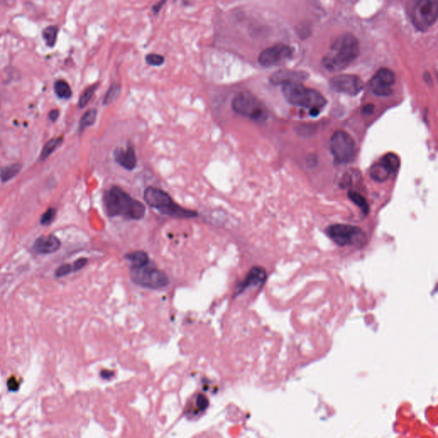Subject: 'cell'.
<instances>
[{
    "instance_id": "6da1fadb",
    "label": "cell",
    "mask_w": 438,
    "mask_h": 438,
    "mask_svg": "<svg viewBox=\"0 0 438 438\" xmlns=\"http://www.w3.org/2000/svg\"><path fill=\"white\" fill-rule=\"evenodd\" d=\"M104 203L109 217L140 220L145 216L146 206L117 186H113L105 193Z\"/></svg>"
},
{
    "instance_id": "7a4b0ae2",
    "label": "cell",
    "mask_w": 438,
    "mask_h": 438,
    "mask_svg": "<svg viewBox=\"0 0 438 438\" xmlns=\"http://www.w3.org/2000/svg\"><path fill=\"white\" fill-rule=\"evenodd\" d=\"M360 52L359 41L350 34L340 36L323 58L324 67L329 71H340L355 61Z\"/></svg>"
},
{
    "instance_id": "3957f363",
    "label": "cell",
    "mask_w": 438,
    "mask_h": 438,
    "mask_svg": "<svg viewBox=\"0 0 438 438\" xmlns=\"http://www.w3.org/2000/svg\"><path fill=\"white\" fill-rule=\"evenodd\" d=\"M283 94L289 103L309 109L310 115L318 116L326 107L327 100L319 91L303 86L300 82L284 84Z\"/></svg>"
},
{
    "instance_id": "277c9868",
    "label": "cell",
    "mask_w": 438,
    "mask_h": 438,
    "mask_svg": "<svg viewBox=\"0 0 438 438\" xmlns=\"http://www.w3.org/2000/svg\"><path fill=\"white\" fill-rule=\"evenodd\" d=\"M144 200L149 206L169 217L191 219L198 215V213L193 210L186 209L175 203L169 193L157 187H146L144 192Z\"/></svg>"
},
{
    "instance_id": "5b68a950",
    "label": "cell",
    "mask_w": 438,
    "mask_h": 438,
    "mask_svg": "<svg viewBox=\"0 0 438 438\" xmlns=\"http://www.w3.org/2000/svg\"><path fill=\"white\" fill-rule=\"evenodd\" d=\"M235 113L254 121H263L267 116V110L257 97L250 92H240L232 100Z\"/></svg>"
},
{
    "instance_id": "8992f818",
    "label": "cell",
    "mask_w": 438,
    "mask_h": 438,
    "mask_svg": "<svg viewBox=\"0 0 438 438\" xmlns=\"http://www.w3.org/2000/svg\"><path fill=\"white\" fill-rule=\"evenodd\" d=\"M328 237L340 247L352 246L362 248L366 242L364 231L356 226L347 224H334L326 229Z\"/></svg>"
},
{
    "instance_id": "52a82bcc",
    "label": "cell",
    "mask_w": 438,
    "mask_h": 438,
    "mask_svg": "<svg viewBox=\"0 0 438 438\" xmlns=\"http://www.w3.org/2000/svg\"><path fill=\"white\" fill-rule=\"evenodd\" d=\"M130 276L134 283L151 290L166 287L170 283L165 272L152 266L150 263L138 267H131Z\"/></svg>"
},
{
    "instance_id": "ba28073f",
    "label": "cell",
    "mask_w": 438,
    "mask_h": 438,
    "mask_svg": "<svg viewBox=\"0 0 438 438\" xmlns=\"http://www.w3.org/2000/svg\"><path fill=\"white\" fill-rule=\"evenodd\" d=\"M329 149L336 164H348L356 154L355 140L349 134L338 130L333 134L329 142Z\"/></svg>"
},
{
    "instance_id": "9c48e42d",
    "label": "cell",
    "mask_w": 438,
    "mask_h": 438,
    "mask_svg": "<svg viewBox=\"0 0 438 438\" xmlns=\"http://www.w3.org/2000/svg\"><path fill=\"white\" fill-rule=\"evenodd\" d=\"M438 0H418L411 10V20L416 29L425 31L438 19Z\"/></svg>"
},
{
    "instance_id": "30bf717a",
    "label": "cell",
    "mask_w": 438,
    "mask_h": 438,
    "mask_svg": "<svg viewBox=\"0 0 438 438\" xmlns=\"http://www.w3.org/2000/svg\"><path fill=\"white\" fill-rule=\"evenodd\" d=\"M293 49L289 45L278 44L265 49L258 56V63L263 67H273L284 64L293 56Z\"/></svg>"
},
{
    "instance_id": "8fae6325",
    "label": "cell",
    "mask_w": 438,
    "mask_h": 438,
    "mask_svg": "<svg viewBox=\"0 0 438 438\" xmlns=\"http://www.w3.org/2000/svg\"><path fill=\"white\" fill-rule=\"evenodd\" d=\"M400 167V158L394 153H388L380 161L374 164L370 168V176L376 182H384L390 175L396 173Z\"/></svg>"
},
{
    "instance_id": "7c38bea8",
    "label": "cell",
    "mask_w": 438,
    "mask_h": 438,
    "mask_svg": "<svg viewBox=\"0 0 438 438\" xmlns=\"http://www.w3.org/2000/svg\"><path fill=\"white\" fill-rule=\"evenodd\" d=\"M330 87L333 90L342 94L355 96L364 88L361 78L355 74H341L332 78Z\"/></svg>"
},
{
    "instance_id": "4fadbf2b",
    "label": "cell",
    "mask_w": 438,
    "mask_h": 438,
    "mask_svg": "<svg viewBox=\"0 0 438 438\" xmlns=\"http://www.w3.org/2000/svg\"><path fill=\"white\" fill-rule=\"evenodd\" d=\"M267 274L264 268L255 266L249 271L245 279L236 287V294L242 293L249 288L260 287L265 283Z\"/></svg>"
},
{
    "instance_id": "5bb4252c",
    "label": "cell",
    "mask_w": 438,
    "mask_h": 438,
    "mask_svg": "<svg viewBox=\"0 0 438 438\" xmlns=\"http://www.w3.org/2000/svg\"><path fill=\"white\" fill-rule=\"evenodd\" d=\"M307 78V74L301 71H280L271 75L270 81L273 85L301 82Z\"/></svg>"
},
{
    "instance_id": "9a60e30c",
    "label": "cell",
    "mask_w": 438,
    "mask_h": 438,
    "mask_svg": "<svg viewBox=\"0 0 438 438\" xmlns=\"http://www.w3.org/2000/svg\"><path fill=\"white\" fill-rule=\"evenodd\" d=\"M61 247V242L54 235L40 236L36 240L33 246V250L39 255H47L52 254Z\"/></svg>"
},
{
    "instance_id": "2e32d148",
    "label": "cell",
    "mask_w": 438,
    "mask_h": 438,
    "mask_svg": "<svg viewBox=\"0 0 438 438\" xmlns=\"http://www.w3.org/2000/svg\"><path fill=\"white\" fill-rule=\"evenodd\" d=\"M114 158L117 164L128 171L134 170L137 164L136 151L132 146H129L125 150L116 148L114 151Z\"/></svg>"
},
{
    "instance_id": "e0dca14e",
    "label": "cell",
    "mask_w": 438,
    "mask_h": 438,
    "mask_svg": "<svg viewBox=\"0 0 438 438\" xmlns=\"http://www.w3.org/2000/svg\"><path fill=\"white\" fill-rule=\"evenodd\" d=\"M370 89L375 95L377 96L385 97L389 96L392 93L391 87L388 86L380 80H378L376 76L372 77L369 82Z\"/></svg>"
},
{
    "instance_id": "ac0fdd59",
    "label": "cell",
    "mask_w": 438,
    "mask_h": 438,
    "mask_svg": "<svg viewBox=\"0 0 438 438\" xmlns=\"http://www.w3.org/2000/svg\"><path fill=\"white\" fill-rule=\"evenodd\" d=\"M125 258L129 261L131 267H138L149 263L148 255L143 251H136L125 255Z\"/></svg>"
},
{
    "instance_id": "d6986e66",
    "label": "cell",
    "mask_w": 438,
    "mask_h": 438,
    "mask_svg": "<svg viewBox=\"0 0 438 438\" xmlns=\"http://www.w3.org/2000/svg\"><path fill=\"white\" fill-rule=\"evenodd\" d=\"M22 170V165L20 164H12L7 165L0 170V178L3 182L10 181L15 178Z\"/></svg>"
},
{
    "instance_id": "ffe728a7",
    "label": "cell",
    "mask_w": 438,
    "mask_h": 438,
    "mask_svg": "<svg viewBox=\"0 0 438 438\" xmlns=\"http://www.w3.org/2000/svg\"><path fill=\"white\" fill-rule=\"evenodd\" d=\"M55 93L61 99L68 100L72 96V91L71 87L66 81L64 80H58L55 82Z\"/></svg>"
},
{
    "instance_id": "44dd1931",
    "label": "cell",
    "mask_w": 438,
    "mask_h": 438,
    "mask_svg": "<svg viewBox=\"0 0 438 438\" xmlns=\"http://www.w3.org/2000/svg\"><path fill=\"white\" fill-rule=\"evenodd\" d=\"M375 76L390 87H392L396 82V74L390 69L381 68Z\"/></svg>"
},
{
    "instance_id": "7402d4cb",
    "label": "cell",
    "mask_w": 438,
    "mask_h": 438,
    "mask_svg": "<svg viewBox=\"0 0 438 438\" xmlns=\"http://www.w3.org/2000/svg\"><path fill=\"white\" fill-rule=\"evenodd\" d=\"M58 35V28L57 26H49L43 30V38L49 47H53L56 45Z\"/></svg>"
},
{
    "instance_id": "603a6c76",
    "label": "cell",
    "mask_w": 438,
    "mask_h": 438,
    "mask_svg": "<svg viewBox=\"0 0 438 438\" xmlns=\"http://www.w3.org/2000/svg\"><path fill=\"white\" fill-rule=\"evenodd\" d=\"M62 142H63L62 138H56L52 139L50 142H47L40 153V159L42 161H44L46 158L50 157V155L52 154V152L58 148V146L61 144Z\"/></svg>"
},
{
    "instance_id": "cb8c5ba5",
    "label": "cell",
    "mask_w": 438,
    "mask_h": 438,
    "mask_svg": "<svg viewBox=\"0 0 438 438\" xmlns=\"http://www.w3.org/2000/svg\"><path fill=\"white\" fill-rule=\"evenodd\" d=\"M348 198L361 208L365 214L369 213V206H368L367 201L365 199V197L362 196L361 194L354 191H350L348 193Z\"/></svg>"
},
{
    "instance_id": "d4e9b609",
    "label": "cell",
    "mask_w": 438,
    "mask_h": 438,
    "mask_svg": "<svg viewBox=\"0 0 438 438\" xmlns=\"http://www.w3.org/2000/svg\"><path fill=\"white\" fill-rule=\"evenodd\" d=\"M96 110L91 109L87 110V112L85 113L83 116L81 117V122H80V129L83 130L85 128L93 125L96 121Z\"/></svg>"
},
{
    "instance_id": "484cf974",
    "label": "cell",
    "mask_w": 438,
    "mask_h": 438,
    "mask_svg": "<svg viewBox=\"0 0 438 438\" xmlns=\"http://www.w3.org/2000/svg\"><path fill=\"white\" fill-rule=\"evenodd\" d=\"M121 92V87L117 83H113L109 90L107 91L105 100H104V105H110L113 103L115 100L118 98Z\"/></svg>"
},
{
    "instance_id": "4316f807",
    "label": "cell",
    "mask_w": 438,
    "mask_h": 438,
    "mask_svg": "<svg viewBox=\"0 0 438 438\" xmlns=\"http://www.w3.org/2000/svg\"><path fill=\"white\" fill-rule=\"evenodd\" d=\"M97 87H98V84H94V85H92V86L87 87V88L84 90L83 93L80 97V100H79V107H80V108H84V107L87 106V104L89 103L92 97L94 96V92L96 91Z\"/></svg>"
},
{
    "instance_id": "83f0119b",
    "label": "cell",
    "mask_w": 438,
    "mask_h": 438,
    "mask_svg": "<svg viewBox=\"0 0 438 438\" xmlns=\"http://www.w3.org/2000/svg\"><path fill=\"white\" fill-rule=\"evenodd\" d=\"M146 62L151 66H160L164 64V58L161 55L150 53L146 57Z\"/></svg>"
},
{
    "instance_id": "f1b7e54d",
    "label": "cell",
    "mask_w": 438,
    "mask_h": 438,
    "mask_svg": "<svg viewBox=\"0 0 438 438\" xmlns=\"http://www.w3.org/2000/svg\"><path fill=\"white\" fill-rule=\"evenodd\" d=\"M55 216H56V210L49 208L40 218V223L43 225L51 224L55 219Z\"/></svg>"
},
{
    "instance_id": "f546056e",
    "label": "cell",
    "mask_w": 438,
    "mask_h": 438,
    "mask_svg": "<svg viewBox=\"0 0 438 438\" xmlns=\"http://www.w3.org/2000/svg\"><path fill=\"white\" fill-rule=\"evenodd\" d=\"M71 271H73V267L71 266V264H62L55 271V276L57 277H65L71 273Z\"/></svg>"
},
{
    "instance_id": "4dcf8cb0",
    "label": "cell",
    "mask_w": 438,
    "mask_h": 438,
    "mask_svg": "<svg viewBox=\"0 0 438 438\" xmlns=\"http://www.w3.org/2000/svg\"><path fill=\"white\" fill-rule=\"evenodd\" d=\"M196 405L200 411H204V410H206L208 407L209 402H208V400L205 396L199 395L196 399Z\"/></svg>"
},
{
    "instance_id": "1f68e13d",
    "label": "cell",
    "mask_w": 438,
    "mask_h": 438,
    "mask_svg": "<svg viewBox=\"0 0 438 438\" xmlns=\"http://www.w3.org/2000/svg\"><path fill=\"white\" fill-rule=\"evenodd\" d=\"M87 264V258H79V259H77V260L75 261V262H74V265H73V271H80V270H81L82 268L85 267V266H86V264Z\"/></svg>"
},
{
    "instance_id": "d6a6232c",
    "label": "cell",
    "mask_w": 438,
    "mask_h": 438,
    "mask_svg": "<svg viewBox=\"0 0 438 438\" xmlns=\"http://www.w3.org/2000/svg\"><path fill=\"white\" fill-rule=\"evenodd\" d=\"M7 385H8V389H9L10 391H16V390L19 389V383L16 381L15 377H11V378H10V379L8 380Z\"/></svg>"
},
{
    "instance_id": "836d02e7",
    "label": "cell",
    "mask_w": 438,
    "mask_h": 438,
    "mask_svg": "<svg viewBox=\"0 0 438 438\" xmlns=\"http://www.w3.org/2000/svg\"><path fill=\"white\" fill-rule=\"evenodd\" d=\"M166 2V0H160L158 3H156L155 5H153L152 7V10H153V12L155 14H158L160 10L162 9V7L164 6V3Z\"/></svg>"
},
{
    "instance_id": "e575fe53",
    "label": "cell",
    "mask_w": 438,
    "mask_h": 438,
    "mask_svg": "<svg viewBox=\"0 0 438 438\" xmlns=\"http://www.w3.org/2000/svg\"><path fill=\"white\" fill-rule=\"evenodd\" d=\"M58 116H59V112H58V110H53L51 112L49 113V118L52 120V122H54V121L58 119Z\"/></svg>"
},
{
    "instance_id": "d590c367",
    "label": "cell",
    "mask_w": 438,
    "mask_h": 438,
    "mask_svg": "<svg viewBox=\"0 0 438 438\" xmlns=\"http://www.w3.org/2000/svg\"><path fill=\"white\" fill-rule=\"evenodd\" d=\"M372 110H373V106H365V107L363 108V112L366 113V114H369V113L372 112Z\"/></svg>"
}]
</instances>
